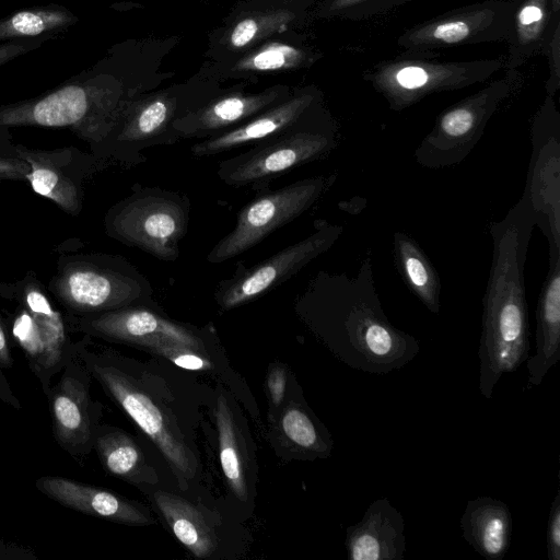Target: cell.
Instances as JSON below:
<instances>
[{
  "mask_svg": "<svg viewBox=\"0 0 560 560\" xmlns=\"http://www.w3.org/2000/svg\"><path fill=\"white\" fill-rule=\"evenodd\" d=\"M214 418L219 457L225 482L241 502H252L256 493L257 469L250 435L229 389L218 384Z\"/></svg>",
  "mask_w": 560,
  "mask_h": 560,
  "instance_id": "obj_15",
  "label": "cell"
},
{
  "mask_svg": "<svg viewBox=\"0 0 560 560\" xmlns=\"http://www.w3.org/2000/svg\"><path fill=\"white\" fill-rule=\"evenodd\" d=\"M74 330L108 342L143 350L171 343L200 350H215V336L171 319L158 304L132 305L88 315H71Z\"/></svg>",
  "mask_w": 560,
  "mask_h": 560,
  "instance_id": "obj_9",
  "label": "cell"
},
{
  "mask_svg": "<svg viewBox=\"0 0 560 560\" xmlns=\"http://www.w3.org/2000/svg\"><path fill=\"white\" fill-rule=\"evenodd\" d=\"M287 385V369L279 363L271 364L267 375V392L270 404L269 416L276 413L284 404Z\"/></svg>",
  "mask_w": 560,
  "mask_h": 560,
  "instance_id": "obj_27",
  "label": "cell"
},
{
  "mask_svg": "<svg viewBox=\"0 0 560 560\" xmlns=\"http://www.w3.org/2000/svg\"><path fill=\"white\" fill-rule=\"evenodd\" d=\"M13 364L12 351L10 340L4 328V325L0 318V366L2 369H9Z\"/></svg>",
  "mask_w": 560,
  "mask_h": 560,
  "instance_id": "obj_35",
  "label": "cell"
},
{
  "mask_svg": "<svg viewBox=\"0 0 560 560\" xmlns=\"http://www.w3.org/2000/svg\"><path fill=\"white\" fill-rule=\"evenodd\" d=\"M93 450L104 470L140 489L159 483V475L136 439L120 428L100 424Z\"/></svg>",
  "mask_w": 560,
  "mask_h": 560,
  "instance_id": "obj_22",
  "label": "cell"
},
{
  "mask_svg": "<svg viewBox=\"0 0 560 560\" xmlns=\"http://www.w3.org/2000/svg\"><path fill=\"white\" fill-rule=\"evenodd\" d=\"M119 113L101 79L81 73L38 96L0 105V128H68L93 145Z\"/></svg>",
  "mask_w": 560,
  "mask_h": 560,
  "instance_id": "obj_4",
  "label": "cell"
},
{
  "mask_svg": "<svg viewBox=\"0 0 560 560\" xmlns=\"http://www.w3.org/2000/svg\"><path fill=\"white\" fill-rule=\"evenodd\" d=\"M492 105L465 103L443 113L415 150L416 162L441 170L462 163L479 142Z\"/></svg>",
  "mask_w": 560,
  "mask_h": 560,
  "instance_id": "obj_14",
  "label": "cell"
},
{
  "mask_svg": "<svg viewBox=\"0 0 560 560\" xmlns=\"http://www.w3.org/2000/svg\"><path fill=\"white\" fill-rule=\"evenodd\" d=\"M337 145L331 130L293 127L219 163L217 174L228 186L264 188L276 177L323 159Z\"/></svg>",
  "mask_w": 560,
  "mask_h": 560,
  "instance_id": "obj_8",
  "label": "cell"
},
{
  "mask_svg": "<svg viewBox=\"0 0 560 560\" xmlns=\"http://www.w3.org/2000/svg\"><path fill=\"white\" fill-rule=\"evenodd\" d=\"M335 180V174L317 175L257 195L238 211L234 229L211 248L207 261L220 264L250 249L307 211Z\"/></svg>",
  "mask_w": 560,
  "mask_h": 560,
  "instance_id": "obj_7",
  "label": "cell"
},
{
  "mask_svg": "<svg viewBox=\"0 0 560 560\" xmlns=\"http://www.w3.org/2000/svg\"><path fill=\"white\" fill-rule=\"evenodd\" d=\"M542 13L538 7L528 5L520 13V22L522 24H532L541 19Z\"/></svg>",
  "mask_w": 560,
  "mask_h": 560,
  "instance_id": "obj_37",
  "label": "cell"
},
{
  "mask_svg": "<svg viewBox=\"0 0 560 560\" xmlns=\"http://www.w3.org/2000/svg\"><path fill=\"white\" fill-rule=\"evenodd\" d=\"M272 417L276 418L277 433L289 446L291 457L313 460L330 456L332 436L301 395L290 398Z\"/></svg>",
  "mask_w": 560,
  "mask_h": 560,
  "instance_id": "obj_23",
  "label": "cell"
},
{
  "mask_svg": "<svg viewBox=\"0 0 560 560\" xmlns=\"http://www.w3.org/2000/svg\"><path fill=\"white\" fill-rule=\"evenodd\" d=\"M535 226L527 199L522 196L503 219L492 222V259L482 298L478 348L479 392L491 399L505 373L516 371L529 357V318L525 262Z\"/></svg>",
  "mask_w": 560,
  "mask_h": 560,
  "instance_id": "obj_2",
  "label": "cell"
},
{
  "mask_svg": "<svg viewBox=\"0 0 560 560\" xmlns=\"http://www.w3.org/2000/svg\"><path fill=\"white\" fill-rule=\"evenodd\" d=\"M91 381L92 375L79 357L74 342L73 354L45 395L54 439L78 462H83L93 451L103 411V406L91 396Z\"/></svg>",
  "mask_w": 560,
  "mask_h": 560,
  "instance_id": "obj_11",
  "label": "cell"
},
{
  "mask_svg": "<svg viewBox=\"0 0 560 560\" xmlns=\"http://www.w3.org/2000/svg\"><path fill=\"white\" fill-rule=\"evenodd\" d=\"M8 129L0 128V140L8 138ZM30 171V164L15 154L0 153V180H26Z\"/></svg>",
  "mask_w": 560,
  "mask_h": 560,
  "instance_id": "obj_29",
  "label": "cell"
},
{
  "mask_svg": "<svg viewBox=\"0 0 560 560\" xmlns=\"http://www.w3.org/2000/svg\"><path fill=\"white\" fill-rule=\"evenodd\" d=\"M523 196L549 249H560V128L539 119L532 130V154Z\"/></svg>",
  "mask_w": 560,
  "mask_h": 560,
  "instance_id": "obj_12",
  "label": "cell"
},
{
  "mask_svg": "<svg viewBox=\"0 0 560 560\" xmlns=\"http://www.w3.org/2000/svg\"><path fill=\"white\" fill-rule=\"evenodd\" d=\"M560 360V249H549V266L536 306V352L526 360L525 389L541 384Z\"/></svg>",
  "mask_w": 560,
  "mask_h": 560,
  "instance_id": "obj_18",
  "label": "cell"
},
{
  "mask_svg": "<svg viewBox=\"0 0 560 560\" xmlns=\"http://www.w3.org/2000/svg\"><path fill=\"white\" fill-rule=\"evenodd\" d=\"M142 351L178 369L215 378L218 384L224 383L230 387L236 398L242 399L248 409L255 406L254 400H250V392L245 388V385H242L240 375L229 366L222 350H200L171 343H158Z\"/></svg>",
  "mask_w": 560,
  "mask_h": 560,
  "instance_id": "obj_25",
  "label": "cell"
},
{
  "mask_svg": "<svg viewBox=\"0 0 560 560\" xmlns=\"http://www.w3.org/2000/svg\"><path fill=\"white\" fill-rule=\"evenodd\" d=\"M405 522L387 498L374 500L361 521L346 530L349 560H404Z\"/></svg>",
  "mask_w": 560,
  "mask_h": 560,
  "instance_id": "obj_17",
  "label": "cell"
},
{
  "mask_svg": "<svg viewBox=\"0 0 560 560\" xmlns=\"http://www.w3.org/2000/svg\"><path fill=\"white\" fill-rule=\"evenodd\" d=\"M13 151L30 164L26 180L35 192L54 201L68 213L78 214L81 211L83 183L97 171L101 161L74 148L42 151L18 144Z\"/></svg>",
  "mask_w": 560,
  "mask_h": 560,
  "instance_id": "obj_13",
  "label": "cell"
},
{
  "mask_svg": "<svg viewBox=\"0 0 560 560\" xmlns=\"http://www.w3.org/2000/svg\"><path fill=\"white\" fill-rule=\"evenodd\" d=\"M393 256L397 271L409 291L438 315L441 302V280L422 247L408 234L396 231L393 235Z\"/></svg>",
  "mask_w": 560,
  "mask_h": 560,
  "instance_id": "obj_24",
  "label": "cell"
},
{
  "mask_svg": "<svg viewBox=\"0 0 560 560\" xmlns=\"http://www.w3.org/2000/svg\"><path fill=\"white\" fill-rule=\"evenodd\" d=\"M143 490L176 539L195 557L208 559L218 551L219 534L203 510L164 489Z\"/></svg>",
  "mask_w": 560,
  "mask_h": 560,
  "instance_id": "obj_19",
  "label": "cell"
},
{
  "mask_svg": "<svg viewBox=\"0 0 560 560\" xmlns=\"http://www.w3.org/2000/svg\"><path fill=\"white\" fill-rule=\"evenodd\" d=\"M54 39L49 36H43L31 39H18V40H9L0 43V67L5 63L14 60L18 57H21L25 54H28L37 48H39L43 44L48 40Z\"/></svg>",
  "mask_w": 560,
  "mask_h": 560,
  "instance_id": "obj_30",
  "label": "cell"
},
{
  "mask_svg": "<svg viewBox=\"0 0 560 560\" xmlns=\"http://www.w3.org/2000/svg\"><path fill=\"white\" fill-rule=\"evenodd\" d=\"M51 291L71 315L156 304L147 277L124 257L106 254L65 260L51 282Z\"/></svg>",
  "mask_w": 560,
  "mask_h": 560,
  "instance_id": "obj_5",
  "label": "cell"
},
{
  "mask_svg": "<svg viewBox=\"0 0 560 560\" xmlns=\"http://www.w3.org/2000/svg\"><path fill=\"white\" fill-rule=\"evenodd\" d=\"M293 52L294 50L288 46H272L257 54L252 63L258 70L279 69Z\"/></svg>",
  "mask_w": 560,
  "mask_h": 560,
  "instance_id": "obj_31",
  "label": "cell"
},
{
  "mask_svg": "<svg viewBox=\"0 0 560 560\" xmlns=\"http://www.w3.org/2000/svg\"><path fill=\"white\" fill-rule=\"evenodd\" d=\"M75 349L92 378L159 450L182 490H188L200 475L194 428L159 365L126 357L89 335Z\"/></svg>",
  "mask_w": 560,
  "mask_h": 560,
  "instance_id": "obj_3",
  "label": "cell"
},
{
  "mask_svg": "<svg viewBox=\"0 0 560 560\" xmlns=\"http://www.w3.org/2000/svg\"><path fill=\"white\" fill-rule=\"evenodd\" d=\"M512 527L509 505L486 495L469 500L460 517L464 539L487 560H502L505 557Z\"/></svg>",
  "mask_w": 560,
  "mask_h": 560,
  "instance_id": "obj_21",
  "label": "cell"
},
{
  "mask_svg": "<svg viewBox=\"0 0 560 560\" xmlns=\"http://www.w3.org/2000/svg\"><path fill=\"white\" fill-rule=\"evenodd\" d=\"M302 310L313 332L351 369L385 375L402 369L420 352L419 341L387 318L370 256L353 276L318 273Z\"/></svg>",
  "mask_w": 560,
  "mask_h": 560,
  "instance_id": "obj_1",
  "label": "cell"
},
{
  "mask_svg": "<svg viewBox=\"0 0 560 560\" xmlns=\"http://www.w3.org/2000/svg\"><path fill=\"white\" fill-rule=\"evenodd\" d=\"M396 81L406 90L423 88L429 82V74L419 67H406L398 71Z\"/></svg>",
  "mask_w": 560,
  "mask_h": 560,
  "instance_id": "obj_33",
  "label": "cell"
},
{
  "mask_svg": "<svg viewBox=\"0 0 560 560\" xmlns=\"http://www.w3.org/2000/svg\"><path fill=\"white\" fill-rule=\"evenodd\" d=\"M258 31L257 23L252 19L240 22L231 35V43L235 47H242L249 43Z\"/></svg>",
  "mask_w": 560,
  "mask_h": 560,
  "instance_id": "obj_34",
  "label": "cell"
},
{
  "mask_svg": "<svg viewBox=\"0 0 560 560\" xmlns=\"http://www.w3.org/2000/svg\"><path fill=\"white\" fill-rule=\"evenodd\" d=\"M190 200L185 194L137 185L106 213V233L160 260L174 261L188 232Z\"/></svg>",
  "mask_w": 560,
  "mask_h": 560,
  "instance_id": "obj_6",
  "label": "cell"
},
{
  "mask_svg": "<svg viewBox=\"0 0 560 560\" xmlns=\"http://www.w3.org/2000/svg\"><path fill=\"white\" fill-rule=\"evenodd\" d=\"M0 399L7 405L20 409L21 404L18 397L14 395L9 382L7 381L2 368L0 366Z\"/></svg>",
  "mask_w": 560,
  "mask_h": 560,
  "instance_id": "obj_36",
  "label": "cell"
},
{
  "mask_svg": "<svg viewBox=\"0 0 560 560\" xmlns=\"http://www.w3.org/2000/svg\"><path fill=\"white\" fill-rule=\"evenodd\" d=\"M469 34V27L465 22L462 21H453L440 24L433 36L438 39H441L445 43H457Z\"/></svg>",
  "mask_w": 560,
  "mask_h": 560,
  "instance_id": "obj_32",
  "label": "cell"
},
{
  "mask_svg": "<svg viewBox=\"0 0 560 560\" xmlns=\"http://www.w3.org/2000/svg\"><path fill=\"white\" fill-rule=\"evenodd\" d=\"M342 232L340 224L317 221L316 230L307 237L253 267H238L231 278L221 281L214 293L217 304L222 311H230L259 298L330 249Z\"/></svg>",
  "mask_w": 560,
  "mask_h": 560,
  "instance_id": "obj_10",
  "label": "cell"
},
{
  "mask_svg": "<svg viewBox=\"0 0 560 560\" xmlns=\"http://www.w3.org/2000/svg\"><path fill=\"white\" fill-rule=\"evenodd\" d=\"M35 487L50 500L90 516L129 526L155 523L139 502L82 481L48 475L37 478Z\"/></svg>",
  "mask_w": 560,
  "mask_h": 560,
  "instance_id": "obj_16",
  "label": "cell"
},
{
  "mask_svg": "<svg viewBox=\"0 0 560 560\" xmlns=\"http://www.w3.org/2000/svg\"><path fill=\"white\" fill-rule=\"evenodd\" d=\"M308 104V97H295L228 131L194 143L190 153L206 158L271 138L292 128Z\"/></svg>",
  "mask_w": 560,
  "mask_h": 560,
  "instance_id": "obj_20",
  "label": "cell"
},
{
  "mask_svg": "<svg viewBox=\"0 0 560 560\" xmlns=\"http://www.w3.org/2000/svg\"><path fill=\"white\" fill-rule=\"evenodd\" d=\"M78 22V16L57 3L16 10L0 18V43L43 36L59 37Z\"/></svg>",
  "mask_w": 560,
  "mask_h": 560,
  "instance_id": "obj_26",
  "label": "cell"
},
{
  "mask_svg": "<svg viewBox=\"0 0 560 560\" xmlns=\"http://www.w3.org/2000/svg\"><path fill=\"white\" fill-rule=\"evenodd\" d=\"M546 542L548 560H560V491H557L551 502Z\"/></svg>",
  "mask_w": 560,
  "mask_h": 560,
  "instance_id": "obj_28",
  "label": "cell"
}]
</instances>
